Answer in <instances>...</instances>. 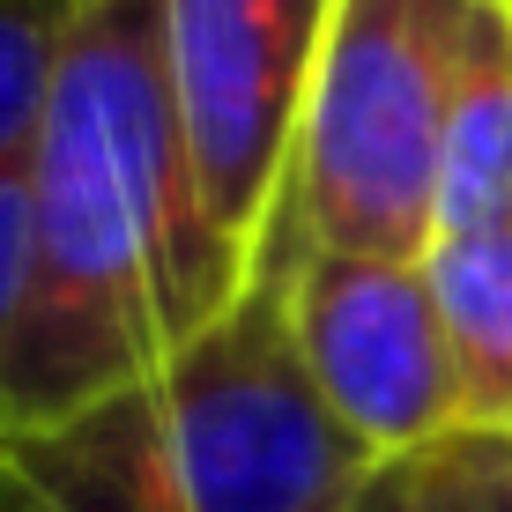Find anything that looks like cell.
<instances>
[{
	"mask_svg": "<svg viewBox=\"0 0 512 512\" xmlns=\"http://www.w3.org/2000/svg\"><path fill=\"white\" fill-rule=\"evenodd\" d=\"M372 446L327 409L282 275L90 409L0 438V512H349Z\"/></svg>",
	"mask_w": 512,
	"mask_h": 512,
	"instance_id": "obj_2",
	"label": "cell"
},
{
	"mask_svg": "<svg viewBox=\"0 0 512 512\" xmlns=\"http://www.w3.org/2000/svg\"><path fill=\"white\" fill-rule=\"evenodd\" d=\"M260 253L282 275V305L312 386L372 446V461L468 423L423 253H334V245H297L290 231H268Z\"/></svg>",
	"mask_w": 512,
	"mask_h": 512,
	"instance_id": "obj_4",
	"label": "cell"
},
{
	"mask_svg": "<svg viewBox=\"0 0 512 512\" xmlns=\"http://www.w3.org/2000/svg\"><path fill=\"white\" fill-rule=\"evenodd\" d=\"M30 216L38 290L8 431L60 423L156 372L245 297L260 253L208 216L164 0H75L30 141Z\"/></svg>",
	"mask_w": 512,
	"mask_h": 512,
	"instance_id": "obj_1",
	"label": "cell"
},
{
	"mask_svg": "<svg viewBox=\"0 0 512 512\" xmlns=\"http://www.w3.org/2000/svg\"><path fill=\"white\" fill-rule=\"evenodd\" d=\"M490 223H512V0L468 8L438 149V231H490Z\"/></svg>",
	"mask_w": 512,
	"mask_h": 512,
	"instance_id": "obj_6",
	"label": "cell"
},
{
	"mask_svg": "<svg viewBox=\"0 0 512 512\" xmlns=\"http://www.w3.org/2000/svg\"><path fill=\"white\" fill-rule=\"evenodd\" d=\"M349 512H512V423H453L372 461Z\"/></svg>",
	"mask_w": 512,
	"mask_h": 512,
	"instance_id": "obj_8",
	"label": "cell"
},
{
	"mask_svg": "<svg viewBox=\"0 0 512 512\" xmlns=\"http://www.w3.org/2000/svg\"><path fill=\"white\" fill-rule=\"evenodd\" d=\"M342 0H164L171 82L208 216L260 253Z\"/></svg>",
	"mask_w": 512,
	"mask_h": 512,
	"instance_id": "obj_5",
	"label": "cell"
},
{
	"mask_svg": "<svg viewBox=\"0 0 512 512\" xmlns=\"http://www.w3.org/2000/svg\"><path fill=\"white\" fill-rule=\"evenodd\" d=\"M423 268H431L438 312H446L453 372H461V416L512 423V223L438 231Z\"/></svg>",
	"mask_w": 512,
	"mask_h": 512,
	"instance_id": "obj_7",
	"label": "cell"
},
{
	"mask_svg": "<svg viewBox=\"0 0 512 512\" xmlns=\"http://www.w3.org/2000/svg\"><path fill=\"white\" fill-rule=\"evenodd\" d=\"M30 290H38V216H30V156L0 171V431H8V386L30 327Z\"/></svg>",
	"mask_w": 512,
	"mask_h": 512,
	"instance_id": "obj_10",
	"label": "cell"
},
{
	"mask_svg": "<svg viewBox=\"0 0 512 512\" xmlns=\"http://www.w3.org/2000/svg\"><path fill=\"white\" fill-rule=\"evenodd\" d=\"M67 23H75V0H0V171L23 164L38 141Z\"/></svg>",
	"mask_w": 512,
	"mask_h": 512,
	"instance_id": "obj_9",
	"label": "cell"
},
{
	"mask_svg": "<svg viewBox=\"0 0 512 512\" xmlns=\"http://www.w3.org/2000/svg\"><path fill=\"white\" fill-rule=\"evenodd\" d=\"M475 0H342L268 231L334 253H431L438 149Z\"/></svg>",
	"mask_w": 512,
	"mask_h": 512,
	"instance_id": "obj_3",
	"label": "cell"
}]
</instances>
